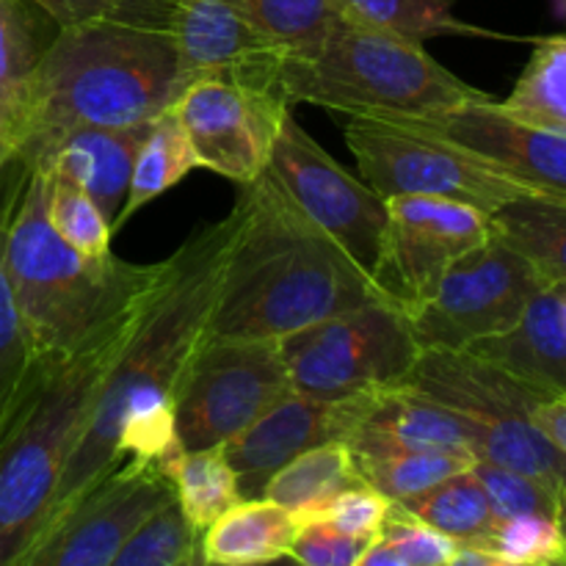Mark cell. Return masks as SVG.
<instances>
[{
  "label": "cell",
  "mask_w": 566,
  "mask_h": 566,
  "mask_svg": "<svg viewBox=\"0 0 566 566\" xmlns=\"http://www.w3.org/2000/svg\"><path fill=\"white\" fill-rule=\"evenodd\" d=\"M243 216L247 205L238 197L224 219L191 232L166 258L158 287L144 304L72 442L50 523L119 464L153 462L169 475L186 453L175 431V401L193 354L210 332Z\"/></svg>",
  "instance_id": "1"
},
{
  "label": "cell",
  "mask_w": 566,
  "mask_h": 566,
  "mask_svg": "<svg viewBox=\"0 0 566 566\" xmlns=\"http://www.w3.org/2000/svg\"><path fill=\"white\" fill-rule=\"evenodd\" d=\"M247 216L227 258L210 337L282 340L374 302V276L293 205L269 169L241 186Z\"/></svg>",
  "instance_id": "2"
},
{
  "label": "cell",
  "mask_w": 566,
  "mask_h": 566,
  "mask_svg": "<svg viewBox=\"0 0 566 566\" xmlns=\"http://www.w3.org/2000/svg\"><path fill=\"white\" fill-rule=\"evenodd\" d=\"M188 83L166 25L88 20L61 25L33 81L17 166L44 169L70 133L149 125Z\"/></svg>",
  "instance_id": "3"
},
{
  "label": "cell",
  "mask_w": 566,
  "mask_h": 566,
  "mask_svg": "<svg viewBox=\"0 0 566 566\" xmlns=\"http://www.w3.org/2000/svg\"><path fill=\"white\" fill-rule=\"evenodd\" d=\"M3 202V269L39 363L59 365L138 307L158 287L164 263L136 265L114 252L86 258L50 224L48 171L17 166Z\"/></svg>",
  "instance_id": "4"
},
{
  "label": "cell",
  "mask_w": 566,
  "mask_h": 566,
  "mask_svg": "<svg viewBox=\"0 0 566 566\" xmlns=\"http://www.w3.org/2000/svg\"><path fill=\"white\" fill-rule=\"evenodd\" d=\"M147 298L105 326L75 357L48 365L0 437V566L20 564L50 523L72 442Z\"/></svg>",
  "instance_id": "5"
},
{
  "label": "cell",
  "mask_w": 566,
  "mask_h": 566,
  "mask_svg": "<svg viewBox=\"0 0 566 566\" xmlns=\"http://www.w3.org/2000/svg\"><path fill=\"white\" fill-rule=\"evenodd\" d=\"M287 103H310L365 119H426L462 108L486 92L442 66L420 42L343 20L324 48L285 59Z\"/></svg>",
  "instance_id": "6"
},
{
  "label": "cell",
  "mask_w": 566,
  "mask_h": 566,
  "mask_svg": "<svg viewBox=\"0 0 566 566\" xmlns=\"http://www.w3.org/2000/svg\"><path fill=\"white\" fill-rule=\"evenodd\" d=\"M401 385L468 420L479 434V459L531 475L556 492L566 486V453L531 420L547 392L468 348L423 352Z\"/></svg>",
  "instance_id": "7"
},
{
  "label": "cell",
  "mask_w": 566,
  "mask_h": 566,
  "mask_svg": "<svg viewBox=\"0 0 566 566\" xmlns=\"http://www.w3.org/2000/svg\"><path fill=\"white\" fill-rule=\"evenodd\" d=\"M343 138L363 180L381 199L440 197L492 216L509 202L536 197L490 160L401 122L348 116Z\"/></svg>",
  "instance_id": "8"
},
{
  "label": "cell",
  "mask_w": 566,
  "mask_h": 566,
  "mask_svg": "<svg viewBox=\"0 0 566 566\" xmlns=\"http://www.w3.org/2000/svg\"><path fill=\"white\" fill-rule=\"evenodd\" d=\"M280 352L293 392L326 403L398 385L423 354L409 315L392 302L365 304L293 332L282 337Z\"/></svg>",
  "instance_id": "9"
},
{
  "label": "cell",
  "mask_w": 566,
  "mask_h": 566,
  "mask_svg": "<svg viewBox=\"0 0 566 566\" xmlns=\"http://www.w3.org/2000/svg\"><path fill=\"white\" fill-rule=\"evenodd\" d=\"M553 282L534 260L495 235L448 269L434 296L409 313L420 352H462L514 329Z\"/></svg>",
  "instance_id": "10"
},
{
  "label": "cell",
  "mask_w": 566,
  "mask_h": 566,
  "mask_svg": "<svg viewBox=\"0 0 566 566\" xmlns=\"http://www.w3.org/2000/svg\"><path fill=\"white\" fill-rule=\"evenodd\" d=\"M291 392L280 340L208 335L177 392V440L182 451L224 446Z\"/></svg>",
  "instance_id": "11"
},
{
  "label": "cell",
  "mask_w": 566,
  "mask_h": 566,
  "mask_svg": "<svg viewBox=\"0 0 566 566\" xmlns=\"http://www.w3.org/2000/svg\"><path fill=\"white\" fill-rule=\"evenodd\" d=\"M492 238V216L440 197H390L374 280L396 307L412 313L434 296L459 258Z\"/></svg>",
  "instance_id": "12"
},
{
  "label": "cell",
  "mask_w": 566,
  "mask_h": 566,
  "mask_svg": "<svg viewBox=\"0 0 566 566\" xmlns=\"http://www.w3.org/2000/svg\"><path fill=\"white\" fill-rule=\"evenodd\" d=\"M269 171L293 205L374 276L385 241L387 199L348 175L346 166L337 164L293 114L282 125Z\"/></svg>",
  "instance_id": "13"
},
{
  "label": "cell",
  "mask_w": 566,
  "mask_h": 566,
  "mask_svg": "<svg viewBox=\"0 0 566 566\" xmlns=\"http://www.w3.org/2000/svg\"><path fill=\"white\" fill-rule=\"evenodd\" d=\"M175 501L153 462H125L42 531L17 566H108L133 531Z\"/></svg>",
  "instance_id": "14"
},
{
  "label": "cell",
  "mask_w": 566,
  "mask_h": 566,
  "mask_svg": "<svg viewBox=\"0 0 566 566\" xmlns=\"http://www.w3.org/2000/svg\"><path fill=\"white\" fill-rule=\"evenodd\" d=\"M171 111L191 142L199 169L216 171L235 186H249L269 169L291 103L280 92L197 81Z\"/></svg>",
  "instance_id": "15"
},
{
  "label": "cell",
  "mask_w": 566,
  "mask_h": 566,
  "mask_svg": "<svg viewBox=\"0 0 566 566\" xmlns=\"http://www.w3.org/2000/svg\"><path fill=\"white\" fill-rule=\"evenodd\" d=\"M169 31L188 86L224 81L285 97L287 55L249 20L241 0H175Z\"/></svg>",
  "instance_id": "16"
},
{
  "label": "cell",
  "mask_w": 566,
  "mask_h": 566,
  "mask_svg": "<svg viewBox=\"0 0 566 566\" xmlns=\"http://www.w3.org/2000/svg\"><path fill=\"white\" fill-rule=\"evenodd\" d=\"M429 136L459 144L468 153L490 160L536 197L566 205V130L520 122L497 108L490 94L462 108L426 119H392Z\"/></svg>",
  "instance_id": "17"
},
{
  "label": "cell",
  "mask_w": 566,
  "mask_h": 566,
  "mask_svg": "<svg viewBox=\"0 0 566 566\" xmlns=\"http://www.w3.org/2000/svg\"><path fill=\"white\" fill-rule=\"evenodd\" d=\"M332 440L346 446L396 442L473 453L479 459V434L473 426L401 381L370 387L332 403Z\"/></svg>",
  "instance_id": "18"
},
{
  "label": "cell",
  "mask_w": 566,
  "mask_h": 566,
  "mask_svg": "<svg viewBox=\"0 0 566 566\" xmlns=\"http://www.w3.org/2000/svg\"><path fill=\"white\" fill-rule=\"evenodd\" d=\"M326 440H332V403L291 392L249 429L224 442V457L243 501H254L263 497L269 481L285 464Z\"/></svg>",
  "instance_id": "19"
},
{
  "label": "cell",
  "mask_w": 566,
  "mask_h": 566,
  "mask_svg": "<svg viewBox=\"0 0 566 566\" xmlns=\"http://www.w3.org/2000/svg\"><path fill=\"white\" fill-rule=\"evenodd\" d=\"M55 31L53 17L33 0H0V153L11 166L25 133L33 81Z\"/></svg>",
  "instance_id": "20"
},
{
  "label": "cell",
  "mask_w": 566,
  "mask_h": 566,
  "mask_svg": "<svg viewBox=\"0 0 566 566\" xmlns=\"http://www.w3.org/2000/svg\"><path fill=\"white\" fill-rule=\"evenodd\" d=\"M149 125L119 127V130L86 127V130L70 133L55 147L42 171L70 180L72 186L88 193V199L103 210V216L114 227V219L127 199L133 164H136L138 147L147 138Z\"/></svg>",
  "instance_id": "21"
},
{
  "label": "cell",
  "mask_w": 566,
  "mask_h": 566,
  "mask_svg": "<svg viewBox=\"0 0 566 566\" xmlns=\"http://www.w3.org/2000/svg\"><path fill=\"white\" fill-rule=\"evenodd\" d=\"M468 352L481 354L547 396L566 390V304L558 285L545 287L514 329L475 343Z\"/></svg>",
  "instance_id": "22"
},
{
  "label": "cell",
  "mask_w": 566,
  "mask_h": 566,
  "mask_svg": "<svg viewBox=\"0 0 566 566\" xmlns=\"http://www.w3.org/2000/svg\"><path fill=\"white\" fill-rule=\"evenodd\" d=\"M298 520L269 497L241 501L202 536L199 556L210 566H260L291 556Z\"/></svg>",
  "instance_id": "23"
},
{
  "label": "cell",
  "mask_w": 566,
  "mask_h": 566,
  "mask_svg": "<svg viewBox=\"0 0 566 566\" xmlns=\"http://www.w3.org/2000/svg\"><path fill=\"white\" fill-rule=\"evenodd\" d=\"M363 484L346 442L326 440L280 470L265 486L263 497L287 509L298 525L321 520L337 495Z\"/></svg>",
  "instance_id": "24"
},
{
  "label": "cell",
  "mask_w": 566,
  "mask_h": 566,
  "mask_svg": "<svg viewBox=\"0 0 566 566\" xmlns=\"http://www.w3.org/2000/svg\"><path fill=\"white\" fill-rule=\"evenodd\" d=\"M348 448L363 484L374 486L392 503L420 495L475 464L473 453L396 446V442H354Z\"/></svg>",
  "instance_id": "25"
},
{
  "label": "cell",
  "mask_w": 566,
  "mask_h": 566,
  "mask_svg": "<svg viewBox=\"0 0 566 566\" xmlns=\"http://www.w3.org/2000/svg\"><path fill=\"white\" fill-rule=\"evenodd\" d=\"M401 512L420 523L431 525L440 534L451 536L459 547L486 551L495 531L497 517L490 506L484 486L475 479L473 468L440 481L420 495L396 503Z\"/></svg>",
  "instance_id": "26"
},
{
  "label": "cell",
  "mask_w": 566,
  "mask_h": 566,
  "mask_svg": "<svg viewBox=\"0 0 566 566\" xmlns=\"http://www.w3.org/2000/svg\"><path fill=\"white\" fill-rule=\"evenodd\" d=\"M193 169H199V160L193 155L186 130L177 122L175 111L169 108L149 125L147 138L138 147L130 188H127V199L122 205L119 216L114 219V232L122 230L144 205L164 197L169 188H175Z\"/></svg>",
  "instance_id": "27"
},
{
  "label": "cell",
  "mask_w": 566,
  "mask_h": 566,
  "mask_svg": "<svg viewBox=\"0 0 566 566\" xmlns=\"http://www.w3.org/2000/svg\"><path fill=\"white\" fill-rule=\"evenodd\" d=\"M457 0H337L343 20L420 42L434 36L509 39L453 14Z\"/></svg>",
  "instance_id": "28"
},
{
  "label": "cell",
  "mask_w": 566,
  "mask_h": 566,
  "mask_svg": "<svg viewBox=\"0 0 566 566\" xmlns=\"http://www.w3.org/2000/svg\"><path fill=\"white\" fill-rule=\"evenodd\" d=\"M497 238L534 260L556 285L566 282V205L545 197H523L492 213Z\"/></svg>",
  "instance_id": "29"
},
{
  "label": "cell",
  "mask_w": 566,
  "mask_h": 566,
  "mask_svg": "<svg viewBox=\"0 0 566 566\" xmlns=\"http://www.w3.org/2000/svg\"><path fill=\"white\" fill-rule=\"evenodd\" d=\"M175 486V501L182 517L199 536L232 506L243 501L238 492V479L224 457V446L186 451L169 473Z\"/></svg>",
  "instance_id": "30"
},
{
  "label": "cell",
  "mask_w": 566,
  "mask_h": 566,
  "mask_svg": "<svg viewBox=\"0 0 566 566\" xmlns=\"http://www.w3.org/2000/svg\"><path fill=\"white\" fill-rule=\"evenodd\" d=\"M497 108L528 125L566 130V33L536 39L531 61Z\"/></svg>",
  "instance_id": "31"
},
{
  "label": "cell",
  "mask_w": 566,
  "mask_h": 566,
  "mask_svg": "<svg viewBox=\"0 0 566 566\" xmlns=\"http://www.w3.org/2000/svg\"><path fill=\"white\" fill-rule=\"evenodd\" d=\"M3 243L6 227L3 210H0V437L9 429L11 420L20 415V409L25 407L33 387L39 385L44 368H48V365L39 363L25 324L20 318V310L11 296L3 269Z\"/></svg>",
  "instance_id": "32"
},
{
  "label": "cell",
  "mask_w": 566,
  "mask_h": 566,
  "mask_svg": "<svg viewBox=\"0 0 566 566\" xmlns=\"http://www.w3.org/2000/svg\"><path fill=\"white\" fill-rule=\"evenodd\" d=\"M241 6L287 59L318 53L343 22L337 0H241Z\"/></svg>",
  "instance_id": "33"
},
{
  "label": "cell",
  "mask_w": 566,
  "mask_h": 566,
  "mask_svg": "<svg viewBox=\"0 0 566 566\" xmlns=\"http://www.w3.org/2000/svg\"><path fill=\"white\" fill-rule=\"evenodd\" d=\"M199 558V534L169 501L133 531L108 566H197Z\"/></svg>",
  "instance_id": "34"
},
{
  "label": "cell",
  "mask_w": 566,
  "mask_h": 566,
  "mask_svg": "<svg viewBox=\"0 0 566 566\" xmlns=\"http://www.w3.org/2000/svg\"><path fill=\"white\" fill-rule=\"evenodd\" d=\"M50 180V197H48V213L53 230L77 249L86 258H105L111 254V238H114V227L105 219L103 210L83 193L81 188L72 186L70 180L48 175Z\"/></svg>",
  "instance_id": "35"
},
{
  "label": "cell",
  "mask_w": 566,
  "mask_h": 566,
  "mask_svg": "<svg viewBox=\"0 0 566 566\" xmlns=\"http://www.w3.org/2000/svg\"><path fill=\"white\" fill-rule=\"evenodd\" d=\"M486 551L517 566H566L562 525L556 517H545V514L497 520Z\"/></svg>",
  "instance_id": "36"
},
{
  "label": "cell",
  "mask_w": 566,
  "mask_h": 566,
  "mask_svg": "<svg viewBox=\"0 0 566 566\" xmlns=\"http://www.w3.org/2000/svg\"><path fill=\"white\" fill-rule=\"evenodd\" d=\"M473 473L484 486L497 520L523 517V514H545L558 520V492L553 486L484 459H475Z\"/></svg>",
  "instance_id": "37"
},
{
  "label": "cell",
  "mask_w": 566,
  "mask_h": 566,
  "mask_svg": "<svg viewBox=\"0 0 566 566\" xmlns=\"http://www.w3.org/2000/svg\"><path fill=\"white\" fill-rule=\"evenodd\" d=\"M55 25H77L88 20H127L169 28L175 0H33Z\"/></svg>",
  "instance_id": "38"
},
{
  "label": "cell",
  "mask_w": 566,
  "mask_h": 566,
  "mask_svg": "<svg viewBox=\"0 0 566 566\" xmlns=\"http://www.w3.org/2000/svg\"><path fill=\"white\" fill-rule=\"evenodd\" d=\"M379 536L401 556V562L407 566H448L453 553L459 551L451 536L409 517L396 503H392V512Z\"/></svg>",
  "instance_id": "39"
},
{
  "label": "cell",
  "mask_w": 566,
  "mask_h": 566,
  "mask_svg": "<svg viewBox=\"0 0 566 566\" xmlns=\"http://www.w3.org/2000/svg\"><path fill=\"white\" fill-rule=\"evenodd\" d=\"M370 542L337 528L332 520H307L293 536L291 558L302 566H354Z\"/></svg>",
  "instance_id": "40"
},
{
  "label": "cell",
  "mask_w": 566,
  "mask_h": 566,
  "mask_svg": "<svg viewBox=\"0 0 566 566\" xmlns=\"http://www.w3.org/2000/svg\"><path fill=\"white\" fill-rule=\"evenodd\" d=\"M392 512V501L376 492L374 486L357 484L337 495L324 517L332 520L340 531L357 536V539L374 542L385 528L387 517Z\"/></svg>",
  "instance_id": "41"
},
{
  "label": "cell",
  "mask_w": 566,
  "mask_h": 566,
  "mask_svg": "<svg viewBox=\"0 0 566 566\" xmlns=\"http://www.w3.org/2000/svg\"><path fill=\"white\" fill-rule=\"evenodd\" d=\"M531 420L558 451L566 453V390L542 398Z\"/></svg>",
  "instance_id": "42"
},
{
  "label": "cell",
  "mask_w": 566,
  "mask_h": 566,
  "mask_svg": "<svg viewBox=\"0 0 566 566\" xmlns=\"http://www.w3.org/2000/svg\"><path fill=\"white\" fill-rule=\"evenodd\" d=\"M354 566H407V564L401 562V556H398V553L392 551L381 536H376V539L365 547L363 556L357 558V564Z\"/></svg>",
  "instance_id": "43"
},
{
  "label": "cell",
  "mask_w": 566,
  "mask_h": 566,
  "mask_svg": "<svg viewBox=\"0 0 566 566\" xmlns=\"http://www.w3.org/2000/svg\"><path fill=\"white\" fill-rule=\"evenodd\" d=\"M448 566H517L512 562H506L503 556L490 551H479V547H459L453 553V558L448 562Z\"/></svg>",
  "instance_id": "44"
},
{
  "label": "cell",
  "mask_w": 566,
  "mask_h": 566,
  "mask_svg": "<svg viewBox=\"0 0 566 566\" xmlns=\"http://www.w3.org/2000/svg\"><path fill=\"white\" fill-rule=\"evenodd\" d=\"M17 169V166H11L9 164V160H6L3 158V153H0V197H3V193H9V188H11V182H14V177H11V180H9V175H11V171H14ZM0 208H3V205H0Z\"/></svg>",
  "instance_id": "45"
},
{
  "label": "cell",
  "mask_w": 566,
  "mask_h": 566,
  "mask_svg": "<svg viewBox=\"0 0 566 566\" xmlns=\"http://www.w3.org/2000/svg\"><path fill=\"white\" fill-rule=\"evenodd\" d=\"M558 525H562L564 539H566V486L558 492Z\"/></svg>",
  "instance_id": "46"
},
{
  "label": "cell",
  "mask_w": 566,
  "mask_h": 566,
  "mask_svg": "<svg viewBox=\"0 0 566 566\" xmlns=\"http://www.w3.org/2000/svg\"><path fill=\"white\" fill-rule=\"evenodd\" d=\"M197 566H210V564H205L202 558H199V564ZM260 566H302L296 562V558H291V556H285V558H276V562H271V564H260Z\"/></svg>",
  "instance_id": "47"
},
{
  "label": "cell",
  "mask_w": 566,
  "mask_h": 566,
  "mask_svg": "<svg viewBox=\"0 0 566 566\" xmlns=\"http://www.w3.org/2000/svg\"><path fill=\"white\" fill-rule=\"evenodd\" d=\"M556 9H558V14L566 20V0H556Z\"/></svg>",
  "instance_id": "48"
},
{
  "label": "cell",
  "mask_w": 566,
  "mask_h": 566,
  "mask_svg": "<svg viewBox=\"0 0 566 566\" xmlns=\"http://www.w3.org/2000/svg\"><path fill=\"white\" fill-rule=\"evenodd\" d=\"M558 285V291H562V296H564V304H566V282H556Z\"/></svg>",
  "instance_id": "49"
}]
</instances>
